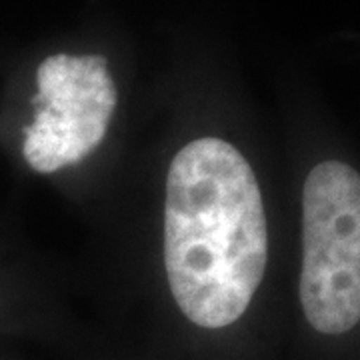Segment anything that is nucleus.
<instances>
[{
    "instance_id": "f257e3e1",
    "label": "nucleus",
    "mask_w": 360,
    "mask_h": 360,
    "mask_svg": "<svg viewBox=\"0 0 360 360\" xmlns=\"http://www.w3.org/2000/svg\"><path fill=\"white\" fill-rule=\"evenodd\" d=\"M269 262V226L257 174L236 146L198 139L168 168L165 269L180 312L224 328L248 309Z\"/></svg>"
},
{
    "instance_id": "f03ea898",
    "label": "nucleus",
    "mask_w": 360,
    "mask_h": 360,
    "mask_svg": "<svg viewBox=\"0 0 360 360\" xmlns=\"http://www.w3.org/2000/svg\"><path fill=\"white\" fill-rule=\"evenodd\" d=\"M300 304L322 335L360 322V174L338 160L310 170L302 191Z\"/></svg>"
},
{
    "instance_id": "7ed1b4c3",
    "label": "nucleus",
    "mask_w": 360,
    "mask_h": 360,
    "mask_svg": "<svg viewBox=\"0 0 360 360\" xmlns=\"http://www.w3.org/2000/svg\"><path fill=\"white\" fill-rule=\"evenodd\" d=\"M37 86L22 155L30 168L51 174L96 150L118 98L108 63L96 54H52L39 66Z\"/></svg>"
}]
</instances>
